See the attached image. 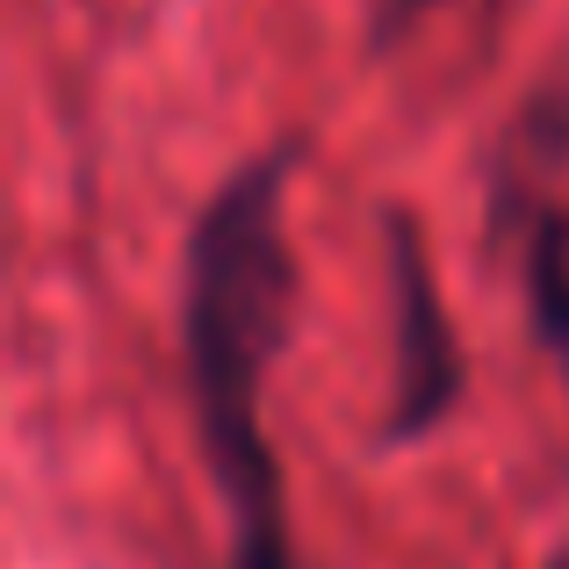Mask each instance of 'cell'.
I'll return each instance as SVG.
<instances>
[{
    "mask_svg": "<svg viewBox=\"0 0 569 569\" xmlns=\"http://www.w3.org/2000/svg\"><path fill=\"white\" fill-rule=\"evenodd\" d=\"M556 569H569V556H556Z\"/></svg>",
    "mask_w": 569,
    "mask_h": 569,
    "instance_id": "5b68a950",
    "label": "cell"
},
{
    "mask_svg": "<svg viewBox=\"0 0 569 569\" xmlns=\"http://www.w3.org/2000/svg\"><path fill=\"white\" fill-rule=\"evenodd\" d=\"M389 246V303H397V397H389V440H426L432 426H447V411L469 389V361H461L455 318L440 303V274L418 217L389 209L382 223Z\"/></svg>",
    "mask_w": 569,
    "mask_h": 569,
    "instance_id": "7a4b0ae2",
    "label": "cell"
},
{
    "mask_svg": "<svg viewBox=\"0 0 569 569\" xmlns=\"http://www.w3.org/2000/svg\"><path fill=\"white\" fill-rule=\"evenodd\" d=\"M289 167L296 144L238 167L194 217L181 260V353L209 469L231 505V569H303L289 541L281 461L260 426L267 376L296 318V246L281 217Z\"/></svg>",
    "mask_w": 569,
    "mask_h": 569,
    "instance_id": "6da1fadb",
    "label": "cell"
},
{
    "mask_svg": "<svg viewBox=\"0 0 569 569\" xmlns=\"http://www.w3.org/2000/svg\"><path fill=\"white\" fill-rule=\"evenodd\" d=\"M397 8H426V0H397Z\"/></svg>",
    "mask_w": 569,
    "mask_h": 569,
    "instance_id": "277c9868",
    "label": "cell"
},
{
    "mask_svg": "<svg viewBox=\"0 0 569 569\" xmlns=\"http://www.w3.org/2000/svg\"><path fill=\"white\" fill-rule=\"evenodd\" d=\"M519 274H527L533 332L548 339V353H556L562 376H569V217H562V209H533Z\"/></svg>",
    "mask_w": 569,
    "mask_h": 569,
    "instance_id": "3957f363",
    "label": "cell"
}]
</instances>
